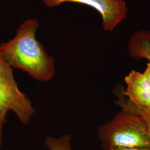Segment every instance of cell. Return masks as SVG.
Segmentation results:
<instances>
[{"instance_id": "6da1fadb", "label": "cell", "mask_w": 150, "mask_h": 150, "mask_svg": "<svg viewBox=\"0 0 150 150\" xmlns=\"http://www.w3.org/2000/svg\"><path fill=\"white\" fill-rule=\"evenodd\" d=\"M38 27L36 18L23 22L15 36L0 45V53L12 69L22 70L36 80L47 82L54 76L55 62L36 39Z\"/></svg>"}, {"instance_id": "7a4b0ae2", "label": "cell", "mask_w": 150, "mask_h": 150, "mask_svg": "<svg viewBox=\"0 0 150 150\" xmlns=\"http://www.w3.org/2000/svg\"><path fill=\"white\" fill-rule=\"evenodd\" d=\"M97 136L103 149L115 147H150L147 125L139 115L122 111L100 126Z\"/></svg>"}, {"instance_id": "3957f363", "label": "cell", "mask_w": 150, "mask_h": 150, "mask_svg": "<svg viewBox=\"0 0 150 150\" xmlns=\"http://www.w3.org/2000/svg\"><path fill=\"white\" fill-rule=\"evenodd\" d=\"M9 111L25 125L36 113L32 102L19 90L15 79L0 77V123L5 121Z\"/></svg>"}, {"instance_id": "277c9868", "label": "cell", "mask_w": 150, "mask_h": 150, "mask_svg": "<svg viewBox=\"0 0 150 150\" xmlns=\"http://www.w3.org/2000/svg\"><path fill=\"white\" fill-rule=\"evenodd\" d=\"M48 8L57 7L66 2L88 6L100 13L105 31H112L126 17L128 11L123 0H42Z\"/></svg>"}, {"instance_id": "5b68a950", "label": "cell", "mask_w": 150, "mask_h": 150, "mask_svg": "<svg viewBox=\"0 0 150 150\" xmlns=\"http://www.w3.org/2000/svg\"><path fill=\"white\" fill-rule=\"evenodd\" d=\"M125 81L126 89L122 96L137 106L150 108V82L144 73L132 70Z\"/></svg>"}, {"instance_id": "8992f818", "label": "cell", "mask_w": 150, "mask_h": 150, "mask_svg": "<svg viewBox=\"0 0 150 150\" xmlns=\"http://www.w3.org/2000/svg\"><path fill=\"white\" fill-rule=\"evenodd\" d=\"M128 51L131 56L136 59H145L150 62V32L139 31L129 40Z\"/></svg>"}, {"instance_id": "52a82bcc", "label": "cell", "mask_w": 150, "mask_h": 150, "mask_svg": "<svg viewBox=\"0 0 150 150\" xmlns=\"http://www.w3.org/2000/svg\"><path fill=\"white\" fill-rule=\"evenodd\" d=\"M116 103L121 107L123 111L134 113L143 118L147 125L150 135V108L137 106L123 96L119 97Z\"/></svg>"}, {"instance_id": "ba28073f", "label": "cell", "mask_w": 150, "mask_h": 150, "mask_svg": "<svg viewBox=\"0 0 150 150\" xmlns=\"http://www.w3.org/2000/svg\"><path fill=\"white\" fill-rule=\"evenodd\" d=\"M45 145L48 150H73L70 134H64L59 137L49 136L45 139Z\"/></svg>"}, {"instance_id": "9c48e42d", "label": "cell", "mask_w": 150, "mask_h": 150, "mask_svg": "<svg viewBox=\"0 0 150 150\" xmlns=\"http://www.w3.org/2000/svg\"><path fill=\"white\" fill-rule=\"evenodd\" d=\"M103 150H150V147H115Z\"/></svg>"}, {"instance_id": "30bf717a", "label": "cell", "mask_w": 150, "mask_h": 150, "mask_svg": "<svg viewBox=\"0 0 150 150\" xmlns=\"http://www.w3.org/2000/svg\"><path fill=\"white\" fill-rule=\"evenodd\" d=\"M144 74L145 75V76L147 77L148 80L150 81V62H149L147 64L146 69L145 70Z\"/></svg>"}]
</instances>
